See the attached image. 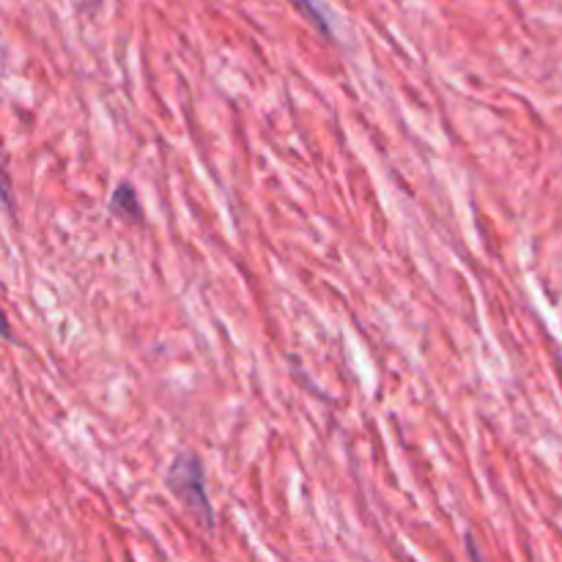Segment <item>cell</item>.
Returning a JSON list of instances; mask_svg holds the SVG:
<instances>
[{"label": "cell", "instance_id": "obj_2", "mask_svg": "<svg viewBox=\"0 0 562 562\" xmlns=\"http://www.w3.org/2000/svg\"><path fill=\"white\" fill-rule=\"evenodd\" d=\"M110 214L119 220H124V223H130V225L143 223L140 198H137V190L130 184V181H121V184L115 187L113 198H110Z\"/></svg>", "mask_w": 562, "mask_h": 562}, {"label": "cell", "instance_id": "obj_3", "mask_svg": "<svg viewBox=\"0 0 562 562\" xmlns=\"http://www.w3.org/2000/svg\"><path fill=\"white\" fill-rule=\"evenodd\" d=\"M291 3H294L296 9H300L302 14H305L307 20H311L313 25H316L318 31L324 33V36H329V38H333V25H329V22H327V16L322 14V9H318V3H316V0H291Z\"/></svg>", "mask_w": 562, "mask_h": 562}, {"label": "cell", "instance_id": "obj_4", "mask_svg": "<svg viewBox=\"0 0 562 562\" xmlns=\"http://www.w3.org/2000/svg\"><path fill=\"white\" fill-rule=\"evenodd\" d=\"M77 3H80L82 11H88V14H91V11H97L104 0H77Z\"/></svg>", "mask_w": 562, "mask_h": 562}, {"label": "cell", "instance_id": "obj_1", "mask_svg": "<svg viewBox=\"0 0 562 562\" xmlns=\"http://www.w3.org/2000/svg\"><path fill=\"white\" fill-rule=\"evenodd\" d=\"M168 488L195 519H201L206 527L214 525V508L206 492V475H203V464L195 453L176 456L168 470Z\"/></svg>", "mask_w": 562, "mask_h": 562}]
</instances>
